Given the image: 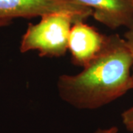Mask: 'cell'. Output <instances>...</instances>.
<instances>
[{
    "mask_svg": "<svg viewBox=\"0 0 133 133\" xmlns=\"http://www.w3.org/2000/svg\"><path fill=\"white\" fill-rule=\"evenodd\" d=\"M132 70V59L124 38L109 35L102 50L82 71L58 77V95L77 109H98L133 89Z\"/></svg>",
    "mask_w": 133,
    "mask_h": 133,
    "instance_id": "obj_1",
    "label": "cell"
},
{
    "mask_svg": "<svg viewBox=\"0 0 133 133\" xmlns=\"http://www.w3.org/2000/svg\"><path fill=\"white\" fill-rule=\"evenodd\" d=\"M72 15L54 13L42 16L37 24H29L20 42L22 53L36 50L40 56L61 57L68 50V40L72 24Z\"/></svg>",
    "mask_w": 133,
    "mask_h": 133,
    "instance_id": "obj_2",
    "label": "cell"
},
{
    "mask_svg": "<svg viewBox=\"0 0 133 133\" xmlns=\"http://www.w3.org/2000/svg\"><path fill=\"white\" fill-rule=\"evenodd\" d=\"M54 13H66L78 21L92 16V10L69 0H0V20L33 18Z\"/></svg>",
    "mask_w": 133,
    "mask_h": 133,
    "instance_id": "obj_3",
    "label": "cell"
},
{
    "mask_svg": "<svg viewBox=\"0 0 133 133\" xmlns=\"http://www.w3.org/2000/svg\"><path fill=\"white\" fill-rule=\"evenodd\" d=\"M107 36L83 21L75 22L72 26L68 40L72 62L76 66H87L102 50Z\"/></svg>",
    "mask_w": 133,
    "mask_h": 133,
    "instance_id": "obj_4",
    "label": "cell"
},
{
    "mask_svg": "<svg viewBox=\"0 0 133 133\" xmlns=\"http://www.w3.org/2000/svg\"><path fill=\"white\" fill-rule=\"evenodd\" d=\"M89 8L95 20L112 30L133 28V4L131 0H69Z\"/></svg>",
    "mask_w": 133,
    "mask_h": 133,
    "instance_id": "obj_5",
    "label": "cell"
},
{
    "mask_svg": "<svg viewBox=\"0 0 133 133\" xmlns=\"http://www.w3.org/2000/svg\"><path fill=\"white\" fill-rule=\"evenodd\" d=\"M121 119L126 129L133 132V106L122 112Z\"/></svg>",
    "mask_w": 133,
    "mask_h": 133,
    "instance_id": "obj_6",
    "label": "cell"
},
{
    "mask_svg": "<svg viewBox=\"0 0 133 133\" xmlns=\"http://www.w3.org/2000/svg\"><path fill=\"white\" fill-rule=\"evenodd\" d=\"M124 40L127 43L129 52L132 59V78L133 81V28L129 29L128 30L124 33Z\"/></svg>",
    "mask_w": 133,
    "mask_h": 133,
    "instance_id": "obj_7",
    "label": "cell"
},
{
    "mask_svg": "<svg viewBox=\"0 0 133 133\" xmlns=\"http://www.w3.org/2000/svg\"><path fill=\"white\" fill-rule=\"evenodd\" d=\"M118 129L116 127H111L109 128L104 129H98L92 133H118Z\"/></svg>",
    "mask_w": 133,
    "mask_h": 133,
    "instance_id": "obj_8",
    "label": "cell"
},
{
    "mask_svg": "<svg viewBox=\"0 0 133 133\" xmlns=\"http://www.w3.org/2000/svg\"><path fill=\"white\" fill-rule=\"evenodd\" d=\"M11 22L12 21H8V20H0V28L9 25L11 23Z\"/></svg>",
    "mask_w": 133,
    "mask_h": 133,
    "instance_id": "obj_9",
    "label": "cell"
},
{
    "mask_svg": "<svg viewBox=\"0 0 133 133\" xmlns=\"http://www.w3.org/2000/svg\"><path fill=\"white\" fill-rule=\"evenodd\" d=\"M132 1V4H133V0H131Z\"/></svg>",
    "mask_w": 133,
    "mask_h": 133,
    "instance_id": "obj_10",
    "label": "cell"
}]
</instances>
